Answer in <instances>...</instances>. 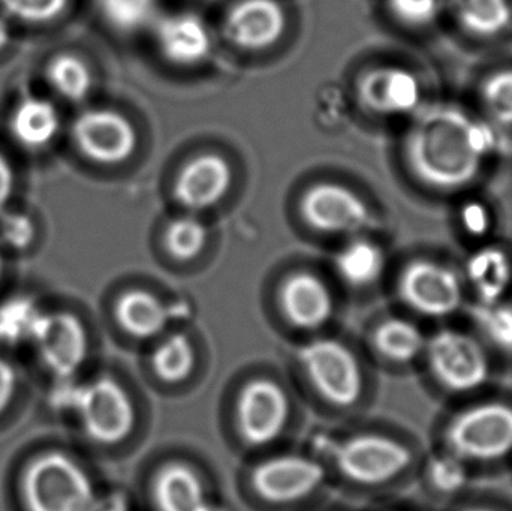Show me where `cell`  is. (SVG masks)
Returning <instances> with one entry per match:
<instances>
[{
    "label": "cell",
    "instance_id": "obj_1",
    "mask_svg": "<svg viewBox=\"0 0 512 511\" xmlns=\"http://www.w3.org/2000/svg\"><path fill=\"white\" fill-rule=\"evenodd\" d=\"M495 146V132L487 123L456 105L438 104L418 113L403 153L421 185L453 192L478 179Z\"/></svg>",
    "mask_w": 512,
    "mask_h": 511
},
{
    "label": "cell",
    "instance_id": "obj_2",
    "mask_svg": "<svg viewBox=\"0 0 512 511\" xmlns=\"http://www.w3.org/2000/svg\"><path fill=\"white\" fill-rule=\"evenodd\" d=\"M27 511H99V497L89 474L59 452L33 459L21 479Z\"/></svg>",
    "mask_w": 512,
    "mask_h": 511
},
{
    "label": "cell",
    "instance_id": "obj_3",
    "mask_svg": "<svg viewBox=\"0 0 512 511\" xmlns=\"http://www.w3.org/2000/svg\"><path fill=\"white\" fill-rule=\"evenodd\" d=\"M445 450L466 464H493L512 453V405L484 401L463 408L448 422Z\"/></svg>",
    "mask_w": 512,
    "mask_h": 511
},
{
    "label": "cell",
    "instance_id": "obj_4",
    "mask_svg": "<svg viewBox=\"0 0 512 511\" xmlns=\"http://www.w3.org/2000/svg\"><path fill=\"white\" fill-rule=\"evenodd\" d=\"M423 357L433 380L456 395L480 390L492 371L486 345L463 330L442 329L429 336Z\"/></svg>",
    "mask_w": 512,
    "mask_h": 511
},
{
    "label": "cell",
    "instance_id": "obj_5",
    "mask_svg": "<svg viewBox=\"0 0 512 511\" xmlns=\"http://www.w3.org/2000/svg\"><path fill=\"white\" fill-rule=\"evenodd\" d=\"M298 362L315 392L328 404L352 407L360 401L364 374L351 348L337 339L321 338L303 345Z\"/></svg>",
    "mask_w": 512,
    "mask_h": 511
},
{
    "label": "cell",
    "instance_id": "obj_6",
    "mask_svg": "<svg viewBox=\"0 0 512 511\" xmlns=\"http://www.w3.org/2000/svg\"><path fill=\"white\" fill-rule=\"evenodd\" d=\"M74 408L87 437L101 446L123 443L137 423L131 395L111 377L96 378L75 390Z\"/></svg>",
    "mask_w": 512,
    "mask_h": 511
},
{
    "label": "cell",
    "instance_id": "obj_7",
    "mask_svg": "<svg viewBox=\"0 0 512 511\" xmlns=\"http://www.w3.org/2000/svg\"><path fill=\"white\" fill-rule=\"evenodd\" d=\"M334 464L345 479L364 488H376L402 476L412 464V453L396 438L360 434L334 449Z\"/></svg>",
    "mask_w": 512,
    "mask_h": 511
},
{
    "label": "cell",
    "instance_id": "obj_8",
    "mask_svg": "<svg viewBox=\"0 0 512 511\" xmlns=\"http://www.w3.org/2000/svg\"><path fill=\"white\" fill-rule=\"evenodd\" d=\"M400 299L427 318H447L463 305L465 291L456 270L435 260L418 258L406 264L397 284Z\"/></svg>",
    "mask_w": 512,
    "mask_h": 511
},
{
    "label": "cell",
    "instance_id": "obj_9",
    "mask_svg": "<svg viewBox=\"0 0 512 511\" xmlns=\"http://www.w3.org/2000/svg\"><path fill=\"white\" fill-rule=\"evenodd\" d=\"M291 402L285 389L271 378L245 384L237 401V425L243 441L252 447L270 446L288 425Z\"/></svg>",
    "mask_w": 512,
    "mask_h": 511
},
{
    "label": "cell",
    "instance_id": "obj_10",
    "mask_svg": "<svg viewBox=\"0 0 512 511\" xmlns=\"http://www.w3.org/2000/svg\"><path fill=\"white\" fill-rule=\"evenodd\" d=\"M321 462L301 455H279L264 459L252 471L255 494L271 504H289L315 494L325 482Z\"/></svg>",
    "mask_w": 512,
    "mask_h": 511
},
{
    "label": "cell",
    "instance_id": "obj_11",
    "mask_svg": "<svg viewBox=\"0 0 512 511\" xmlns=\"http://www.w3.org/2000/svg\"><path fill=\"white\" fill-rule=\"evenodd\" d=\"M80 152L102 165L122 164L137 149V131L123 114L113 110H87L72 126Z\"/></svg>",
    "mask_w": 512,
    "mask_h": 511
},
{
    "label": "cell",
    "instance_id": "obj_12",
    "mask_svg": "<svg viewBox=\"0 0 512 511\" xmlns=\"http://www.w3.org/2000/svg\"><path fill=\"white\" fill-rule=\"evenodd\" d=\"M33 336L42 362L57 377H72L86 362L89 350L86 327L69 312L36 318Z\"/></svg>",
    "mask_w": 512,
    "mask_h": 511
},
{
    "label": "cell",
    "instance_id": "obj_13",
    "mask_svg": "<svg viewBox=\"0 0 512 511\" xmlns=\"http://www.w3.org/2000/svg\"><path fill=\"white\" fill-rule=\"evenodd\" d=\"M301 213L310 227L324 233H358L372 222L367 204L351 189L334 183L310 188L301 201Z\"/></svg>",
    "mask_w": 512,
    "mask_h": 511
},
{
    "label": "cell",
    "instance_id": "obj_14",
    "mask_svg": "<svg viewBox=\"0 0 512 511\" xmlns=\"http://www.w3.org/2000/svg\"><path fill=\"white\" fill-rule=\"evenodd\" d=\"M361 104L378 116H403L420 108L423 87L414 72L400 66L369 69L358 83Z\"/></svg>",
    "mask_w": 512,
    "mask_h": 511
},
{
    "label": "cell",
    "instance_id": "obj_15",
    "mask_svg": "<svg viewBox=\"0 0 512 511\" xmlns=\"http://www.w3.org/2000/svg\"><path fill=\"white\" fill-rule=\"evenodd\" d=\"M286 14L277 0H240L225 18L228 41L245 50H264L285 32Z\"/></svg>",
    "mask_w": 512,
    "mask_h": 511
},
{
    "label": "cell",
    "instance_id": "obj_16",
    "mask_svg": "<svg viewBox=\"0 0 512 511\" xmlns=\"http://www.w3.org/2000/svg\"><path fill=\"white\" fill-rule=\"evenodd\" d=\"M233 171L221 156L207 153L185 165L174 185V195L189 210L215 206L231 188Z\"/></svg>",
    "mask_w": 512,
    "mask_h": 511
},
{
    "label": "cell",
    "instance_id": "obj_17",
    "mask_svg": "<svg viewBox=\"0 0 512 511\" xmlns=\"http://www.w3.org/2000/svg\"><path fill=\"white\" fill-rule=\"evenodd\" d=\"M155 35L165 59L176 65H197L212 51L209 26L192 12H174L159 18L155 23Z\"/></svg>",
    "mask_w": 512,
    "mask_h": 511
},
{
    "label": "cell",
    "instance_id": "obj_18",
    "mask_svg": "<svg viewBox=\"0 0 512 511\" xmlns=\"http://www.w3.org/2000/svg\"><path fill=\"white\" fill-rule=\"evenodd\" d=\"M286 320L301 330H316L330 321L334 303L327 285L310 273H295L280 288Z\"/></svg>",
    "mask_w": 512,
    "mask_h": 511
},
{
    "label": "cell",
    "instance_id": "obj_19",
    "mask_svg": "<svg viewBox=\"0 0 512 511\" xmlns=\"http://www.w3.org/2000/svg\"><path fill=\"white\" fill-rule=\"evenodd\" d=\"M156 511H216L200 474L185 462H168L152 483Z\"/></svg>",
    "mask_w": 512,
    "mask_h": 511
},
{
    "label": "cell",
    "instance_id": "obj_20",
    "mask_svg": "<svg viewBox=\"0 0 512 511\" xmlns=\"http://www.w3.org/2000/svg\"><path fill=\"white\" fill-rule=\"evenodd\" d=\"M60 114L48 99L29 96L18 102L9 120L12 137L30 150L50 146L59 135Z\"/></svg>",
    "mask_w": 512,
    "mask_h": 511
},
{
    "label": "cell",
    "instance_id": "obj_21",
    "mask_svg": "<svg viewBox=\"0 0 512 511\" xmlns=\"http://www.w3.org/2000/svg\"><path fill=\"white\" fill-rule=\"evenodd\" d=\"M466 278L480 303L505 299L512 282V261L501 246H484L466 261Z\"/></svg>",
    "mask_w": 512,
    "mask_h": 511
},
{
    "label": "cell",
    "instance_id": "obj_22",
    "mask_svg": "<svg viewBox=\"0 0 512 511\" xmlns=\"http://www.w3.org/2000/svg\"><path fill=\"white\" fill-rule=\"evenodd\" d=\"M117 323L123 332L138 341L156 338L167 329L170 311L155 294L132 290L123 294L116 303Z\"/></svg>",
    "mask_w": 512,
    "mask_h": 511
},
{
    "label": "cell",
    "instance_id": "obj_23",
    "mask_svg": "<svg viewBox=\"0 0 512 511\" xmlns=\"http://www.w3.org/2000/svg\"><path fill=\"white\" fill-rule=\"evenodd\" d=\"M447 12L472 38L493 39L512 24L511 0H447Z\"/></svg>",
    "mask_w": 512,
    "mask_h": 511
},
{
    "label": "cell",
    "instance_id": "obj_24",
    "mask_svg": "<svg viewBox=\"0 0 512 511\" xmlns=\"http://www.w3.org/2000/svg\"><path fill=\"white\" fill-rule=\"evenodd\" d=\"M426 344L423 330L406 318H387L373 332L375 350L396 365H409L423 357Z\"/></svg>",
    "mask_w": 512,
    "mask_h": 511
},
{
    "label": "cell",
    "instance_id": "obj_25",
    "mask_svg": "<svg viewBox=\"0 0 512 511\" xmlns=\"http://www.w3.org/2000/svg\"><path fill=\"white\" fill-rule=\"evenodd\" d=\"M336 266L340 276L352 287H369L384 273V251L369 240H354L339 252Z\"/></svg>",
    "mask_w": 512,
    "mask_h": 511
},
{
    "label": "cell",
    "instance_id": "obj_26",
    "mask_svg": "<svg viewBox=\"0 0 512 511\" xmlns=\"http://www.w3.org/2000/svg\"><path fill=\"white\" fill-rule=\"evenodd\" d=\"M472 324L478 339L505 356H512V303L499 300L493 303L478 302L471 309Z\"/></svg>",
    "mask_w": 512,
    "mask_h": 511
},
{
    "label": "cell",
    "instance_id": "obj_27",
    "mask_svg": "<svg viewBox=\"0 0 512 511\" xmlns=\"http://www.w3.org/2000/svg\"><path fill=\"white\" fill-rule=\"evenodd\" d=\"M195 359L191 339L183 333H174L159 342L153 351L152 368L164 383H182L194 371Z\"/></svg>",
    "mask_w": 512,
    "mask_h": 511
},
{
    "label": "cell",
    "instance_id": "obj_28",
    "mask_svg": "<svg viewBox=\"0 0 512 511\" xmlns=\"http://www.w3.org/2000/svg\"><path fill=\"white\" fill-rule=\"evenodd\" d=\"M47 77L53 89L68 101H81L92 89L93 77L89 66L74 54H60L51 60Z\"/></svg>",
    "mask_w": 512,
    "mask_h": 511
},
{
    "label": "cell",
    "instance_id": "obj_29",
    "mask_svg": "<svg viewBox=\"0 0 512 511\" xmlns=\"http://www.w3.org/2000/svg\"><path fill=\"white\" fill-rule=\"evenodd\" d=\"M480 99L492 123L512 128V68L496 69L484 77Z\"/></svg>",
    "mask_w": 512,
    "mask_h": 511
},
{
    "label": "cell",
    "instance_id": "obj_30",
    "mask_svg": "<svg viewBox=\"0 0 512 511\" xmlns=\"http://www.w3.org/2000/svg\"><path fill=\"white\" fill-rule=\"evenodd\" d=\"M99 12L113 29L134 33L155 18L158 0H96Z\"/></svg>",
    "mask_w": 512,
    "mask_h": 511
},
{
    "label": "cell",
    "instance_id": "obj_31",
    "mask_svg": "<svg viewBox=\"0 0 512 511\" xmlns=\"http://www.w3.org/2000/svg\"><path fill=\"white\" fill-rule=\"evenodd\" d=\"M207 228L200 219L186 216L168 227L165 246L176 260L189 261L201 254L207 243Z\"/></svg>",
    "mask_w": 512,
    "mask_h": 511
},
{
    "label": "cell",
    "instance_id": "obj_32",
    "mask_svg": "<svg viewBox=\"0 0 512 511\" xmlns=\"http://www.w3.org/2000/svg\"><path fill=\"white\" fill-rule=\"evenodd\" d=\"M427 477L432 488L439 494L456 495L468 485L469 464L444 450L430 459Z\"/></svg>",
    "mask_w": 512,
    "mask_h": 511
},
{
    "label": "cell",
    "instance_id": "obj_33",
    "mask_svg": "<svg viewBox=\"0 0 512 511\" xmlns=\"http://www.w3.org/2000/svg\"><path fill=\"white\" fill-rule=\"evenodd\" d=\"M387 5L391 15L411 29L432 26L447 12V0H387Z\"/></svg>",
    "mask_w": 512,
    "mask_h": 511
},
{
    "label": "cell",
    "instance_id": "obj_34",
    "mask_svg": "<svg viewBox=\"0 0 512 511\" xmlns=\"http://www.w3.org/2000/svg\"><path fill=\"white\" fill-rule=\"evenodd\" d=\"M68 5L69 0H0V6L9 17L32 24L56 20Z\"/></svg>",
    "mask_w": 512,
    "mask_h": 511
},
{
    "label": "cell",
    "instance_id": "obj_35",
    "mask_svg": "<svg viewBox=\"0 0 512 511\" xmlns=\"http://www.w3.org/2000/svg\"><path fill=\"white\" fill-rule=\"evenodd\" d=\"M36 228L32 219L24 213H6L0 222V237L11 248H29L35 240Z\"/></svg>",
    "mask_w": 512,
    "mask_h": 511
},
{
    "label": "cell",
    "instance_id": "obj_36",
    "mask_svg": "<svg viewBox=\"0 0 512 511\" xmlns=\"http://www.w3.org/2000/svg\"><path fill=\"white\" fill-rule=\"evenodd\" d=\"M15 378L14 369L6 360L0 359V414L8 408L9 402L14 398Z\"/></svg>",
    "mask_w": 512,
    "mask_h": 511
},
{
    "label": "cell",
    "instance_id": "obj_37",
    "mask_svg": "<svg viewBox=\"0 0 512 511\" xmlns=\"http://www.w3.org/2000/svg\"><path fill=\"white\" fill-rule=\"evenodd\" d=\"M14 192V170L8 159L0 152V213L8 206Z\"/></svg>",
    "mask_w": 512,
    "mask_h": 511
},
{
    "label": "cell",
    "instance_id": "obj_38",
    "mask_svg": "<svg viewBox=\"0 0 512 511\" xmlns=\"http://www.w3.org/2000/svg\"><path fill=\"white\" fill-rule=\"evenodd\" d=\"M9 41H11V29H9L8 23L0 18V51L6 48Z\"/></svg>",
    "mask_w": 512,
    "mask_h": 511
},
{
    "label": "cell",
    "instance_id": "obj_39",
    "mask_svg": "<svg viewBox=\"0 0 512 511\" xmlns=\"http://www.w3.org/2000/svg\"><path fill=\"white\" fill-rule=\"evenodd\" d=\"M463 511H499V510L492 509V507L475 506V507H469V509H466Z\"/></svg>",
    "mask_w": 512,
    "mask_h": 511
},
{
    "label": "cell",
    "instance_id": "obj_40",
    "mask_svg": "<svg viewBox=\"0 0 512 511\" xmlns=\"http://www.w3.org/2000/svg\"><path fill=\"white\" fill-rule=\"evenodd\" d=\"M3 273V257H2V251H0V278H2Z\"/></svg>",
    "mask_w": 512,
    "mask_h": 511
}]
</instances>
